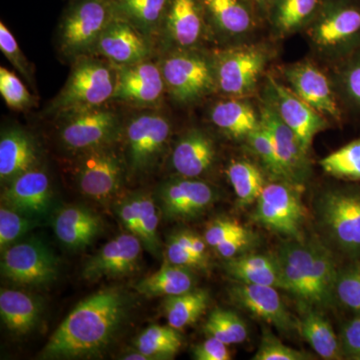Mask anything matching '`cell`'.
Wrapping results in <instances>:
<instances>
[{
	"label": "cell",
	"mask_w": 360,
	"mask_h": 360,
	"mask_svg": "<svg viewBox=\"0 0 360 360\" xmlns=\"http://www.w3.org/2000/svg\"><path fill=\"white\" fill-rule=\"evenodd\" d=\"M129 302L123 291L106 288L78 303L45 345L44 359H79L99 354L122 328Z\"/></svg>",
	"instance_id": "6da1fadb"
},
{
	"label": "cell",
	"mask_w": 360,
	"mask_h": 360,
	"mask_svg": "<svg viewBox=\"0 0 360 360\" xmlns=\"http://www.w3.org/2000/svg\"><path fill=\"white\" fill-rule=\"evenodd\" d=\"M303 33L317 56L338 65L360 49V0H323Z\"/></svg>",
	"instance_id": "7a4b0ae2"
},
{
	"label": "cell",
	"mask_w": 360,
	"mask_h": 360,
	"mask_svg": "<svg viewBox=\"0 0 360 360\" xmlns=\"http://www.w3.org/2000/svg\"><path fill=\"white\" fill-rule=\"evenodd\" d=\"M116 79V68L106 59L96 56L78 58L71 63L68 80L47 104L44 115L53 120L70 111L112 103Z\"/></svg>",
	"instance_id": "3957f363"
},
{
	"label": "cell",
	"mask_w": 360,
	"mask_h": 360,
	"mask_svg": "<svg viewBox=\"0 0 360 360\" xmlns=\"http://www.w3.org/2000/svg\"><path fill=\"white\" fill-rule=\"evenodd\" d=\"M168 98L191 108L217 94L212 51L206 49L165 52L156 56Z\"/></svg>",
	"instance_id": "277c9868"
},
{
	"label": "cell",
	"mask_w": 360,
	"mask_h": 360,
	"mask_svg": "<svg viewBox=\"0 0 360 360\" xmlns=\"http://www.w3.org/2000/svg\"><path fill=\"white\" fill-rule=\"evenodd\" d=\"M217 94L224 97L248 98L259 89L274 49L264 42L219 46L212 49Z\"/></svg>",
	"instance_id": "5b68a950"
},
{
	"label": "cell",
	"mask_w": 360,
	"mask_h": 360,
	"mask_svg": "<svg viewBox=\"0 0 360 360\" xmlns=\"http://www.w3.org/2000/svg\"><path fill=\"white\" fill-rule=\"evenodd\" d=\"M172 134V120L161 108L134 110L124 120L120 139L127 174H148L155 169L167 153Z\"/></svg>",
	"instance_id": "8992f818"
},
{
	"label": "cell",
	"mask_w": 360,
	"mask_h": 360,
	"mask_svg": "<svg viewBox=\"0 0 360 360\" xmlns=\"http://www.w3.org/2000/svg\"><path fill=\"white\" fill-rule=\"evenodd\" d=\"M110 0H68L56 30V45L68 63L94 56L101 33L115 18Z\"/></svg>",
	"instance_id": "52a82bcc"
},
{
	"label": "cell",
	"mask_w": 360,
	"mask_h": 360,
	"mask_svg": "<svg viewBox=\"0 0 360 360\" xmlns=\"http://www.w3.org/2000/svg\"><path fill=\"white\" fill-rule=\"evenodd\" d=\"M124 115L110 103L70 111L53 118L61 146L73 155L118 143L122 139Z\"/></svg>",
	"instance_id": "ba28073f"
},
{
	"label": "cell",
	"mask_w": 360,
	"mask_h": 360,
	"mask_svg": "<svg viewBox=\"0 0 360 360\" xmlns=\"http://www.w3.org/2000/svg\"><path fill=\"white\" fill-rule=\"evenodd\" d=\"M319 220L328 240L348 257L360 255V186L329 189L317 205Z\"/></svg>",
	"instance_id": "9c48e42d"
},
{
	"label": "cell",
	"mask_w": 360,
	"mask_h": 360,
	"mask_svg": "<svg viewBox=\"0 0 360 360\" xmlns=\"http://www.w3.org/2000/svg\"><path fill=\"white\" fill-rule=\"evenodd\" d=\"M117 144L99 146L75 155V180L79 191L87 198L108 200L122 188L129 174L124 156L118 150Z\"/></svg>",
	"instance_id": "30bf717a"
},
{
	"label": "cell",
	"mask_w": 360,
	"mask_h": 360,
	"mask_svg": "<svg viewBox=\"0 0 360 360\" xmlns=\"http://www.w3.org/2000/svg\"><path fill=\"white\" fill-rule=\"evenodd\" d=\"M210 42L229 46L251 41L265 22L255 0H200Z\"/></svg>",
	"instance_id": "8fae6325"
},
{
	"label": "cell",
	"mask_w": 360,
	"mask_h": 360,
	"mask_svg": "<svg viewBox=\"0 0 360 360\" xmlns=\"http://www.w3.org/2000/svg\"><path fill=\"white\" fill-rule=\"evenodd\" d=\"M302 186L283 179L266 182L253 219L269 231L298 239L305 220Z\"/></svg>",
	"instance_id": "7c38bea8"
},
{
	"label": "cell",
	"mask_w": 360,
	"mask_h": 360,
	"mask_svg": "<svg viewBox=\"0 0 360 360\" xmlns=\"http://www.w3.org/2000/svg\"><path fill=\"white\" fill-rule=\"evenodd\" d=\"M210 37L200 0H169L155 41L156 56L205 49Z\"/></svg>",
	"instance_id": "4fadbf2b"
},
{
	"label": "cell",
	"mask_w": 360,
	"mask_h": 360,
	"mask_svg": "<svg viewBox=\"0 0 360 360\" xmlns=\"http://www.w3.org/2000/svg\"><path fill=\"white\" fill-rule=\"evenodd\" d=\"M260 99L269 104L281 120L295 132L307 153H309L314 137L329 127L328 118L296 96L288 85L281 84L269 73H266L262 82Z\"/></svg>",
	"instance_id": "5bb4252c"
},
{
	"label": "cell",
	"mask_w": 360,
	"mask_h": 360,
	"mask_svg": "<svg viewBox=\"0 0 360 360\" xmlns=\"http://www.w3.org/2000/svg\"><path fill=\"white\" fill-rule=\"evenodd\" d=\"M115 68L117 79L111 103L132 110L161 108L167 94L158 59Z\"/></svg>",
	"instance_id": "9a60e30c"
},
{
	"label": "cell",
	"mask_w": 360,
	"mask_h": 360,
	"mask_svg": "<svg viewBox=\"0 0 360 360\" xmlns=\"http://www.w3.org/2000/svg\"><path fill=\"white\" fill-rule=\"evenodd\" d=\"M281 75L288 86L329 122H342L345 113L336 94L333 77L314 61L305 59L283 65Z\"/></svg>",
	"instance_id": "2e32d148"
},
{
	"label": "cell",
	"mask_w": 360,
	"mask_h": 360,
	"mask_svg": "<svg viewBox=\"0 0 360 360\" xmlns=\"http://www.w3.org/2000/svg\"><path fill=\"white\" fill-rule=\"evenodd\" d=\"M1 274L8 281L26 286H39L56 281L58 259L49 246L30 239L2 251Z\"/></svg>",
	"instance_id": "e0dca14e"
},
{
	"label": "cell",
	"mask_w": 360,
	"mask_h": 360,
	"mask_svg": "<svg viewBox=\"0 0 360 360\" xmlns=\"http://www.w3.org/2000/svg\"><path fill=\"white\" fill-rule=\"evenodd\" d=\"M258 110L260 124L266 129L274 142L283 180L303 186L311 174L309 153L302 148L295 132L262 99Z\"/></svg>",
	"instance_id": "ac0fdd59"
},
{
	"label": "cell",
	"mask_w": 360,
	"mask_h": 360,
	"mask_svg": "<svg viewBox=\"0 0 360 360\" xmlns=\"http://www.w3.org/2000/svg\"><path fill=\"white\" fill-rule=\"evenodd\" d=\"M94 56L110 61L115 66L134 65L155 58V44L129 21L115 15L101 33Z\"/></svg>",
	"instance_id": "d6986e66"
},
{
	"label": "cell",
	"mask_w": 360,
	"mask_h": 360,
	"mask_svg": "<svg viewBox=\"0 0 360 360\" xmlns=\"http://www.w3.org/2000/svg\"><path fill=\"white\" fill-rule=\"evenodd\" d=\"M214 187L198 179L179 176L167 180L160 188L163 212L170 219H191L212 205L217 200Z\"/></svg>",
	"instance_id": "ffe728a7"
},
{
	"label": "cell",
	"mask_w": 360,
	"mask_h": 360,
	"mask_svg": "<svg viewBox=\"0 0 360 360\" xmlns=\"http://www.w3.org/2000/svg\"><path fill=\"white\" fill-rule=\"evenodd\" d=\"M142 243L134 233H123L112 239L94 257L82 270L85 281L129 276L139 269Z\"/></svg>",
	"instance_id": "44dd1931"
},
{
	"label": "cell",
	"mask_w": 360,
	"mask_h": 360,
	"mask_svg": "<svg viewBox=\"0 0 360 360\" xmlns=\"http://www.w3.org/2000/svg\"><path fill=\"white\" fill-rule=\"evenodd\" d=\"M314 243L288 241L279 248L276 255L284 290L297 297L305 307H312L314 276Z\"/></svg>",
	"instance_id": "7402d4cb"
},
{
	"label": "cell",
	"mask_w": 360,
	"mask_h": 360,
	"mask_svg": "<svg viewBox=\"0 0 360 360\" xmlns=\"http://www.w3.org/2000/svg\"><path fill=\"white\" fill-rule=\"evenodd\" d=\"M232 300L281 333H290L296 323L274 286L238 283L231 290Z\"/></svg>",
	"instance_id": "603a6c76"
},
{
	"label": "cell",
	"mask_w": 360,
	"mask_h": 360,
	"mask_svg": "<svg viewBox=\"0 0 360 360\" xmlns=\"http://www.w3.org/2000/svg\"><path fill=\"white\" fill-rule=\"evenodd\" d=\"M217 160V146L205 129H187L175 142L170 165L179 176L200 179L207 174Z\"/></svg>",
	"instance_id": "cb8c5ba5"
},
{
	"label": "cell",
	"mask_w": 360,
	"mask_h": 360,
	"mask_svg": "<svg viewBox=\"0 0 360 360\" xmlns=\"http://www.w3.org/2000/svg\"><path fill=\"white\" fill-rule=\"evenodd\" d=\"M2 201L23 215L44 214L51 200V180L39 165L6 184Z\"/></svg>",
	"instance_id": "d4e9b609"
},
{
	"label": "cell",
	"mask_w": 360,
	"mask_h": 360,
	"mask_svg": "<svg viewBox=\"0 0 360 360\" xmlns=\"http://www.w3.org/2000/svg\"><path fill=\"white\" fill-rule=\"evenodd\" d=\"M39 153L32 135L18 127L2 130L0 137V179L8 184L39 165Z\"/></svg>",
	"instance_id": "484cf974"
},
{
	"label": "cell",
	"mask_w": 360,
	"mask_h": 360,
	"mask_svg": "<svg viewBox=\"0 0 360 360\" xmlns=\"http://www.w3.org/2000/svg\"><path fill=\"white\" fill-rule=\"evenodd\" d=\"M208 118L213 127L233 141H245L260 127L259 110L248 98L224 97L210 106Z\"/></svg>",
	"instance_id": "4316f807"
},
{
	"label": "cell",
	"mask_w": 360,
	"mask_h": 360,
	"mask_svg": "<svg viewBox=\"0 0 360 360\" xmlns=\"http://www.w3.org/2000/svg\"><path fill=\"white\" fill-rule=\"evenodd\" d=\"M54 232L70 250H84L94 243L103 229L101 217L84 206H68L56 215Z\"/></svg>",
	"instance_id": "83f0119b"
},
{
	"label": "cell",
	"mask_w": 360,
	"mask_h": 360,
	"mask_svg": "<svg viewBox=\"0 0 360 360\" xmlns=\"http://www.w3.org/2000/svg\"><path fill=\"white\" fill-rule=\"evenodd\" d=\"M323 0H276L266 16L276 39H286L303 32L314 20Z\"/></svg>",
	"instance_id": "f1b7e54d"
},
{
	"label": "cell",
	"mask_w": 360,
	"mask_h": 360,
	"mask_svg": "<svg viewBox=\"0 0 360 360\" xmlns=\"http://www.w3.org/2000/svg\"><path fill=\"white\" fill-rule=\"evenodd\" d=\"M225 269L238 283L284 290L283 276L276 257L257 253L240 255L227 259Z\"/></svg>",
	"instance_id": "f546056e"
},
{
	"label": "cell",
	"mask_w": 360,
	"mask_h": 360,
	"mask_svg": "<svg viewBox=\"0 0 360 360\" xmlns=\"http://www.w3.org/2000/svg\"><path fill=\"white\" fill-rule=\"evenodd\" d=\"M40 314L41 307L33 296L13 290H2L0 292V315L14 335L30 333L39 322Z\"/></svg>",
	"instance_id": "4dcf8cb0"
},
{
	"label": "cell",
	"mask_w": 360,
	"mask_h": 360,
	"mask_svg": "<svg viewBox=\"0 0 360 360\" xmlns=\"http://www.w3.org/2000/svg\"><path fill=\"white\" fill-rule=\"evenodd\" d=\"M169 0H113L116 15L143 33L155 47L156 39Z\"/></svg>",
	"instance_id": "1f68e13d"
},
{
	"label": "cell",
	"mask_w": 360,
	"mask_h": 360,
	"mask_svg": "<svg viewBox=\"0 0 360 360\" xmlns=\"http://www.w3.org/2000/svg\"><path fill=\"white\" fill-rule=\"evenodd\" d=\"M194 278L188 267L165 262L155 274L142 279L135 286L137 292L148 297L172 296L193 290Z\"/></svg>",
	"instance_id": "d6a6232c"
},
{
	"label": "cell",
	"mask_w": 360,
	"mask_h": 360,
	"mask_svg": "<svg viewBox=\"0 0 360 360\" xmlns=\"http://www.w3.org/2000/svg\"><path fill=\"white\" fill-rule=\"evenodd\" d=\"M300 331L321 359L335 360L342 357V348L333 326L323 315L311 307H307L302 315Z\"/></svg>",
	"instance_id": "836d02e7"
},
{
	"label": "cell",
	"mask_w": 360,
	"mask_h": 360,
	"mask_svg": "<svg viewBox=\"0 0 360 360\" xmlns=\"http://www.w3.org/2000/svg\"><path fill=\"white\" fill-rule=\"evenodd\" d=\"M333 82L345 115L360 116V49L335 65Z\"/></svg>",
	"instance_id": "e575fe53"
},
{
	"label": "cell",
	"mask_w": 360,
	"mask_h": 360,
	"mask_svg": "<svg viewBox=\"0 0 360 360\" xmlns=\"http://www.w3.org/2000/svg\"><path fill=\"white\" fill-rule=\"evenodd\" d=\"M210 303L205 290H191L179 295L165 296L163 302L168 326L177 330L191 326L202 315Z\"/></svg>",
	"instance_id": "d590c367"
},
{
	"label": "cell",
	"mask_w": 360,
	"mask_h": 360,
	"mask_svg": "<svg viewBox=\"0 0 360 360\" xmlns=\"http://www.w3.org/2000/svg\"><path fill=\"white\" fill-rule=\"evenodd\" d=\"M226 175L238 202L243 205L257 202L266 184L262 170L248 160L231 161L227 167Z\"/></svg>",
	"instance_id": "8d00e7d4"
},
{
	"label": "cell",
	"mask_w": 360,
	"mask_h": 360,
	"mask_svg": "<svg viewBox=\"0 0 360 360\" xmlns=\"http://www.w3.org/2000/svg\"><path fill=\"white\" fill-rule=\"evenodd\" d=\"M179 331L170 326H153L139 335L134 345L139 352L151 360L172 359L182 345Z\"/></svg>",
	"instance_id": "74e56055"
},
{
	"label": "cell",
	"mask_w": 360,
	"mask_h": 360,
	"mask_svg": "<svg viewBox=\"0 0 360 360\" xmlns=\"http://www.w3.org/2000/svg\"><path fill=\"white\" fill-rule=\"evenodd\" d=\"M321 167L336 179L360 181V139L326 156L321 160Z\"/></svg>",
	"instance_id": "f35d334b"
},
{
	"label": "cell",
	"mask_w": 360,
	"mask_h": 360,
	"mask_svg": "<svg viewBox=\"0 0 360 360\" xmlns=\"http://www.w3.org/2000/svg\"><path fill=\"white\" fill-rule=\"evenodd\" d=\"M205 333L227 345L245 342L248 335L243 319L231 310L221 309H214L210 314L205 322Z\"/></svg>",
	"instance_id": "ab89813d"
},
{
	"label": "cell",
	"mask_w": 360,
	"mask_h": 360,
	"mask_svg": "<svg viewBox=\"0 0 360 360\" xmlns=\"http://www.w3.org/2000/svg\"><path fill=\"white\" fill-rule=\"evenodd\" d=\"M134 196L139 212V236L142 245L153 255H158L160 245L158 227L160 224L155 200L148 194L139 193Z\"/></svg>",
	"instance_id": "60d3db41"
},
{
	"label": "cell",
	"mask_w": 360,
	"mask_h": 360,
	"mask_svg": "<svg viewBox=\"0 0 360 360\" xmlns=\"http://www.w3.org/2000/svg\"><path fill=\"white\" fill-rule=\"evenodd\" d=\"M0 94L6 105L16 111L28 110L35 105V97L13 71L0 68Z\"/></svg>",
	"instance_id": "b9f144b4"
},
{
	"label": "cell",
	"mask_w": 360,
	"mask_h": 360,
	"mask_svg": "<svg viewBox=\"0 0 360 360\" xmlns=\"http://www.w3.org/2000/svg\"><path fill=\"white\" fill-rule=\"evenodd\" d=\"M253 155L257 156L262 167L274 179H283L281 167L274 148V142L266 129L260 124L255 131L251 132L245 139Z\"/></svg>",
	"instance_id": "7bdbcfd3"
},
{
	"label": "cell",
	"mask_w": 360,
	"mask_h": 360,
	"mask_svg": "<svg viewBox=\"0 0 360 360\" xmlns=\"http://www.w3.org/2000/svg\"><path fill=\"white\" fill-rule=\"evenodd\" d=\"M335 295L341 304L360 314V267L350 266L338 272Z\"/></svg>",
	"instance_id": "ee69618b"
},
{
	"label": "cell",
	"mask_w": 360,
	"mask_h": 360,
	"mask_svg": "<svg viewBox=\"0 0 360 360\" xmlns=\"http://www.w3.org/2000/svg\"><path fill=\"white\" fill-rule=\"evenodd\" d=\"M35 222L23 217L21 213L11 207L0 210V248L6 250L26 232L34 226Z\"/></svg>",
	"instance_id": "f6af8a7d"
},
{
	"label": "cell",
	"mask_w": 360,
	"mask_h": 360,
	"mask_svg": "<svg viewBox=\"0 0 360 360\" xmlns=\"http://www.w3.org/2000/svg\"><path fill=\"white\" fill-rule=\"evenodd\" d=\"M0 51L8 59L18 72L25 77L26 82L35 89L34 75L32 66L28 63L25 54L21 51L20 45L16 41L13 32L7 28L4 22H0Z\"/></svg>",
	"instance_id": "bcb514c9"
},
{
	"label": "cell",
	"mask_w": 360,
	"mask_h": 360,
	"mask_svg": "<svg viewBox=\"0 0 360 360\" xmlns=\"http://www.w3.org/2000/svg\"><path fill=\"white\" fill-rule=\"evenodd\" d=\"M253 360H307L310 355L283 345L276 336L265 331Z\"/></svg>",
	"instance_id": "7dc6e473"
},
{
	"label": "cell",
	"mask_w": 360,
	"mask_h": 360,
	"mask_svg": "<svg viewBox=\"0 0 360 360\" xmlns=\"http://www.w3.org/2000/svg\"><path fill=\"white\" fill-rule=\"evenodd\" d=\"M248 232L245 226L236 220L215 219L208 224L205 233V239L208 245L217 248L227 239L234 238Z\"/></svg>",
	"instance_id": "c3c4849f"
},
{
	"label": "cell",
	"mask_w": 360,
	"mask_h": 360,
	"mask_svg": "<svg viewBox=\"0 0 360 360\" xmlns=\"http://www.w3.org/2000/svg\"><path fill=\"white\" fill-rule=\"evenodd\" d=\"M229 347L217 338L207 336V340L193 348V356L198 360H231Z\"/></svg>",
	"instance_id": "681fc988"
},
{
	"label": "cell",
	"mask_w": 360,
	"mask_h": 360,
	"mask_svg": "<svg viewBox=\"0 0 360 360\" xmlns=\"http://www.w3.org/2000/svg\"><path fill=\"white\" fill-rule=\"evenodd\" d=\"M167 257L170 264L188 267H205L207 262L195 257L191 250L180 245L179 241L172 236L167 245Z\"/></svg>",
	"instance_id": "f907efd6"
},
{
	"label": "cell",
	"mask_w": 360,
	"mask_h": 360,
	"mask_svg": "<svg viewBox=\"0 0 360 360\" xmlns=\"http://www.w3.org/2000/svg\"><path fill=\"white\" fill-rule=\"evenodd\" d=\"M342 352L352 359L360 355V314L348 321L341 333Z\"/></svg>",
	"instance_id": "816d5d0a"
},
{
	"label": "cell",
	"mask_w": 360,
	"mask_h": 360,
	"mask_svg": "<svg viewBox=\"0 0 360 360\" xmlns=\"http://www.w3.org/2000/svg\"><path fill=\"white\" fill-rule=\"evenodd\" d=\"M252 243V236L250 231L239 234L234 238L227 239L224 243H220L215 248V250L220 257L225 259H231L240 255L241 252L248 250Z\"/></svg>",
	"instance_id": "f5cc1de1"
},
{
	"label": "cell",
	"mask_w": 360,
	"mask_h": 360,
	"mask_svg": "<svg viewBox=\"0 0 360 360\" xmlns=\"http://www.w3.org/2000/svg\"><path fill=\"white\" fill-rule=\"evenodd\" d=\"M117 213L127 229L137 236L139 234V212H137L134 196L122 201L118 207Z\"/></svg>",
	"instance_id": "db71d44e"
},
{
	"label": "cell",
	"mask_w": 360,
	"mask_h": 360,
	"mask_svg": "<svg viewBox=\"0 0 360 360\" xmlns=\"http://www.w3.org/2000/svg\"><path fill=\"white\" fill-rule=\"evenodd\" d=\"M206 243L205 239H202L200 236L193 234V241H191V250L195 257L200 258L203 262H207V257H206Z\"/></svg>",
	"instance_id": "11a10c76"
},
{
	"label": "cell",
	"mask_w": 360,
	"mask_h": 360,
	"mask_svg": "<svg viewBox=\"0 0 360 360\" xmlns=\"http://www.w3.org/2000/svg\"><path fill=\"white\" fill-rule=\"evenodd\" d=\"M257 2L258 8H259L260 13L264 16L265 22H266V16L269 14L270 8H271L272 4H274L276 0H255Z\"/></svg>",
	"instance_id": "9f6ffc18"
},
{
	"label": "cell",
	"mask_w": 360,
	"mask_h": 360,
	"mask_svg": "<svg viewBox=\"0 0 360 360\" xmlns=\"http://www.w3.org/2000/svg\"><path fill=\"white\" fill-rule=\"evenodd\" d=\"M123 359L125 360H151L150 357H148V355L142 354V352H132V354H127L123 356Z\"/></svg>",
	"instance_id": "6f0895ef"
},
{
	"label": "cell",
	"mask_w": 360,
	"mask_h": 360,
	"mask_svg": "<svg viewBox=\"0 0 360 360\" xmlns=\"http://www.w3.org/2000/svg\"><path fill=\"white\" fill-rule=\"evenodd\" d=\"M355 360H360V355L359 356H357L356 359H355Z\"/></svg>",
	"instance_id": "680465c9"
},
{
	"label": "cell",
	"mask_w": 360,
	"mask_h": 360,
	"mask_svg": "<svg viewBox=\"0 0 360 360\" xmlns=\"http://www.w3.org/2000/svg\"><path fill=\"white\" fill-rule=\"evenodd\" d=\"M110 1H113V0H110Z\"/></svg>",
	"instance_id": "91938a15"
}]
</instances>
